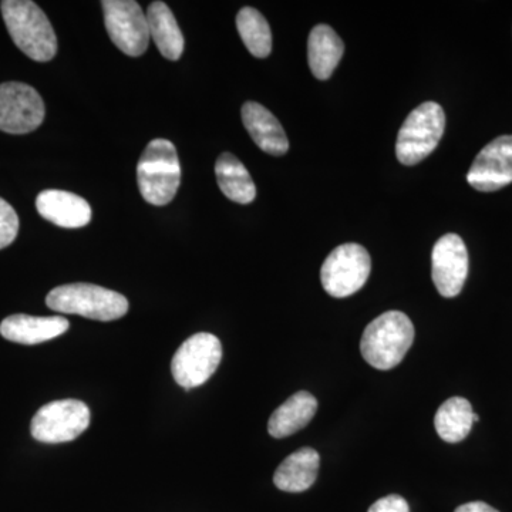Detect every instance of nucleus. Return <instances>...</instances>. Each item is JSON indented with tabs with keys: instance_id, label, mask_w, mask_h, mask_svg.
Returning a JSON list of instances; mask_svg holds the SVG:
<instances>
[{
	"instance_id": "1",
	"label": "nucleus",
	"mask_w": 512,
	"mask_h": 512,
	"mask_svg": "<svg viewBox=\"0 0 512 512\" xmlns=\"http://www.w3.org/2000/svg\"><path fill=\"white\" fill-rule=\"evenodd\" d=\"M3 20L15 45L35 62H50L57 53V37L45 12L30 0H3Z\"/></svg>"
},
{
	"instance_id": "2",
	"label": "nucleus",
	"mask_w": 512,
	"mask_h": 512,
	"mask_svg": "<svg viewBox=\"0 0 512 512\" xmlns=\"http://www.w3.org/2000/svg\"><path fill=\"white\" fill-rule=\"evenodd\" d=\"M414 340V326L403 312L390 311L370 322L360 340L363 359L377 370H390L404 359Z\"/></svg>"
},
{
	"instance_id": "3",
	"label": "nucleus",
	"mask_w": 512,
	"mask_h": 512,
	"mask_svg": "<svg viewBox=\"0 0 512 512\" xmlns=\"http://www.w3.org/2000/svg\"><path fill=\"white\" fill-rule=\"evenodd\" d=\"M137 184L148 204H170L181 184V164L171 141L157 138L141 154L137 165Z\"/></svg>"
},
{
	"instance_id": "4",
	"label": "nucleus",
	"mask_w": 512,
	"mask_h": 512,
	"mask_svg": "<svg viewBox=\"0 0 512 512\" xmlns=\"http://www.w3.org/2000/svg\"><path fill=\"white\" fill-rule=\"evenodd\" d=\"M46 305L57 313L80 315L87 319L111 322L126 316V296L92 284L57 286L46 296Z\"/></svg>"
},
{
	"instance_id": "5",
	"label": "nucleus",
	"mask_w": 512,
	"mask_h": 512,
	"mask_svg": "<svg viewBox=\"0 0 512 512\" xmlns=\"http://www.w3.org/2000/svg\"><path fill=\"white\" fill-rule=\"evenodd\" d=\"M446 128V114L440 104L426 101L407 116L396 143V157L404 165H416L430 156Z\"/></svg>"
},
{
	"instance_id": "6",
	"label": "nucleus",
	"mask_w": 512,
	"mask_h": 512,
	"mask_svg": "<svg viewBox=\"0 0 512 512\" xmlns=\"http://www.w3.org/2000/svg\"><path fill=\"white\" fill-rule=\"evenodd\" d=\"M372 271V259L365 247L343 244L323 262L320 279L333 298H348L365 286Z\"/></svg>"
},
{
	"instance_id": "7",
	"label": "nucleus",
	"mask_w": 512,
	"mask_h": 512,
	"mask_svg": "<svg viewBox=\"0 0 512 512\" xmlns=\"http://www.w3.org/2000/svg\"><path fill=\"white\" fill-rule=\"evenodd\" d=\"M90 426V409L80 400H56L40 407L30 424V433L40 443L73 441Z\"/></svg>"
},
{
	"instance_id": "8",
	"label": "nucleus",
	"mask_w": 512,
	"mask_h": 512,
	"mask_svg": "<svg viewBox=\"0 0 512 512\" xmlns=\"http://www.w3.org/2000/svg\"><path fill=\"white\" fill-rule=\"evenodd\" d=\"M222 345L211 333H197L185 340L171 362L175 382L185 390L207 382L220 366Z\"/></svg>"
},
{
	"instance_id": "9",
	"label": "nucleus",
	"mask_w": 512,
	"mask_h": 512,
	"mask_svg": "<svg viewBox=\"0 0 512 512\" xmlns=\"http://www.w3.org/2000/svg\"><path fill=\"white\" fill-rule=\"evenodd\" d=\"M104 23L111 42L124 55L138 57L146 53L150 43L147 16L134 0H104L101 2Z\"/></svg>"
},
{
	"instance_id": "10",
	"label": "nucleus",
	"mask_w": 512,
	"mask_h": 512,
	"mask_svg": "<svg viewBox=\"0 0 512 512\" xmlns=\"http://www.w3.org/2000/svg\"><path fill=\"white\" fill-rule=\"evenodd\" d=\"M46 109L42 96L25 83L0 84V131L28 134L42 126Z\"/></svg>"
},
{
	"instance_id": "11",
	"label": "nucleus",
	"mask_w": 512,
	"mask_h": 512,
	"mask_svg": "<svg viewBox=\"0 0 512 512\" xmlns=\"http://www.w3.org/2000/svg\"><path fill=\"white\" fill-rule=\"evenodd\" d=\"M468 276V252L456 234L441 237L431 252V278L444 298H454L463 291Z\"/></svg>"
},
{
	"instance_id": "12",
	"label": "nucleus",
	"mask_w": 512,
	"mask_h": 512,
	"mask_svg": "<svg viewBox=\"0 0 512 512\" xmlns=\"http://www.w3.org/2000/svg\"><path fill=\"white\" fill-rule=\"evenodd\" d=\"M474 190L493 192L512 183V136H501L478 153L467 174Z\"/></svg>"
},
{
	"instance_id": "13",
	"label": "nucleus",
	"mask_w": 512,
	"mask_h": 512,
	"mask_svg": "<svg viewBox=\"0 0 512 512\" xmlns=\"http://www.w3.org/2000/svg\"><path fill=\"white\" fill-rule=\"evenodd\" d=\"M37 212L45 220L62 228H82L92 221L89 202L73 192L46 190L36 198Z\"/></svg>"
},
{
	"instance_id": "14",
	"label": "nucleus",
	"mask_w": 512,
	"mask_h": 512,
	"mask_svg": "<svg viewBox=\"0 0 512 512\" xmlns=\"http://www.w3.org/2000/svg\"><path fill=\"white\" fill-rule=\"evenodd\" d=\"M69 320L63 316H30L25 313L12 315L0 323V335L20 345H39L59 338L69 330Z\"/></svg>"
},
{
	"instance_id": "15",
	"label": "nucleus",
	"mask_w": 512,
	"mask_h": 512,
	"mask_svg": "<svg viewBox=\"0 0 512 512\" xmlns=\"http://www.w3.org/2000/svg\"><path fill=\"white\" fill-rule=\"evenodd\" d=\"M242 121L256 146L271 156H284L289 150V141L282 124L264 106L247 101L241 110Z\"/></svg>"
},
{
	"instance_id": "16",
	"label": "nucleus",
	"mask_w": 512,
	"mask_h": 512,
	"mask_svg": "<svg viewBox=\"0 0 512 512\" xmlns=\"http://www.w3.org/2000/svg\"><path fill=\"white\" fill-rule=\"evenodd\" d=\"M320 456L311 447H303L282 461L275 471L274 483L285 493L309 490L318 478Z\"/></svg>"
},
{
	"instance_id": "17",
	"label": "nucleus",
	"mask_w": 512,
	"mask_h": 512,
	"mask_svg": "<svg viewBox=\"0 0 512 512\" xmlns=\"http://www.w3.org/2000/svg\"><path fill=\"white\" fill-rule=\"evenodd\" d=\"M318 412V400L308 392H298L272 413L268 431L274 439H285L311 423Z\"/></svg>"
},
{
	"instance_id": "18",
	"label": "nucleus",
	"mask_w": 512,
	"mask_h": 512,
	"mask_svg": "<svg viewBox=\"0 0 512 512\" xmlns=\"http://www.w3.org/2000/svg\"><path fill=\"white\" fill-rule=\"evenodd\" d=\"M146 16L150 37L161 55L173 62L180 59L184 53V35L170 6L157 0L148 6Z\"/></svg>"
},
{
	"instance_id": "19",
	"label": "nucleus",
	"mask_w": 512,
	"mask_h": 512,
	"mask_svg": "<svg viewBox=\"0 0 512 512\" xmlns=\"http://www.w3.org/2000/svg\"><path fill=\"white\" fill-rule=\"evenodd\" d=\"M345 53L342 39L328 25H318L312 29L308 40V62L313 76L328 80L335 72Z\"/></svg>"
},
{
	"instance_id": "20",
	"label": "nucleus",
	"mask_w": 512,
	"mask_h": 512,
	"mask_svg": "<svg viewBox=\"0 0 512 512\" xmlns=\"http://www.w3.org/2000/svg\"><path fill=\"white\" fill-rule=\"evenodd\" d=\"M215 175L222 194L238 204L255 200L256 187L245 165L234 154L222 153L215 163Z\"/></svg>"
},
{
	"instance_id": "21",
	"label": "nucleus",
	"mask_w": 512,
	"mask_h": 512,
	"mask_svg": "<svg viewBox=\"0 0 512 512\" xmlns=\"http://www.w3.org/2000/svg\"><path fill=\"white\" fill-rule=\"evenodd\" d=\"M473 424V406L464 397H451L441 404L434 417L437 434L447 443H460L466 439Z\"/></svg>"
},
{
	"instance_id": "22",
	"label": "nucleus",
	"mask_w": 512,
	"mask_h": 512,
	"mask_svg": "<svg viewBox=\"0 0 512 512\" xmlns=\"http://www.w3.org/2000/svg\"><path fill=\"white\" fill-rule=\"evenodd\" d=\"M237 29L249 53L259 59L271 55L272 33L268 22L258 10L242 8L237 15Z\"/></svg>"
},
{
	"instance_id": "23",
	"label": "nucleus",
	"mask_w": 512,
	"mask_h": 512,
	"mask_svg": "<svg viewBox=\"0 0 512 512\" xmlns=\"http://www.w3.org/2000/svg\"><path fill=\"white\" fill-rule=\"evenodd\" d=\"M19 232V217L8 201L0 198V249L13 244Z\"/></svg>"
},
{
	"instance_id": "24",
	"label": "nucleus",
	"mask_w": 512,
	"mask_h": 512,
	"mask_svg": "<svg viewBox=\"0 0 512 512\" xmlns=\"http://www.w3.org/2000/svg\"><path fill=\"white\" fill-rule=\"evenodd\" d=\"M367 512H410V507L400 495H387L377 500Z\"/></svg>"
},
{
	"instance_id": "25",
	"label": "nucleus",
	"mask_w": 512,
	"mask_h": 512,
	"mask_svg": "<svg viewBox=\"0 0 512 512\" xmlns=\"http://www.w3.org/2000/svg\"><path fill=\"white\" fill-rule=\"evenodd\" d=\"M454 512H500L495 510L491 505L483 503V501H474V503H467L460 505Z\"/></svg>"
}]
</instances>
